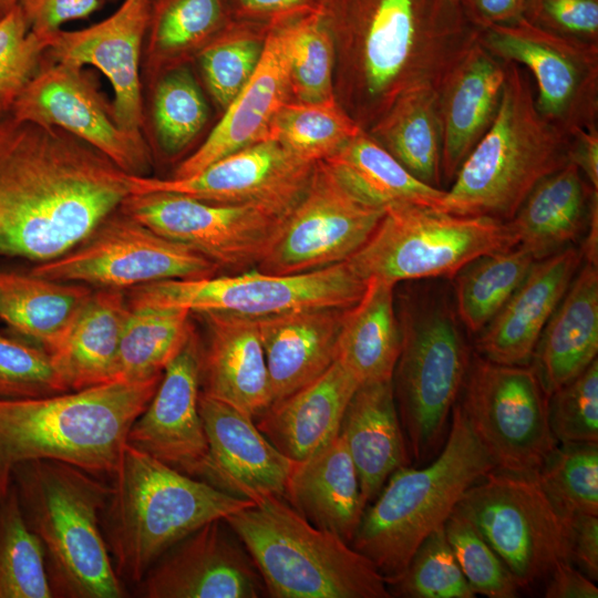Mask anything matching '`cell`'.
Listing matches in <instances>:
<instances>
[{
	"instance_id": "47",
	"label": "cell",
	"mask_w": 598,
	"mask_h": 598,
	"mask_svg": "<svg viewBox=\"0 0 598 598\" xmlns=\"http://www.w3.org/2000/svg\"><path fill=\"white\" fill-rule=\"evenodd\" d=\"M206 101L186 68L169 70L159 80L154 95L153 117L162 148L168 154L183 151L204 127Z\"/></svg>"
},
{
	"instance_id": "16",
	"label": "cell",
	"mask_w": 598,
	"mask_h": 598,
	"mask_svg": "<svg viewBox=\"0 0 598 598\" xmlns=\"http://www.w3.org/2000/svg\"><path fill=\"white\" fill-rule=\"evenodd\" d=\"M384 212L352 192L326 162H317L256 269L295 275L347 261L365 244Z\"/></svg>"
},
{
	"instance_id": "25",
	"label": "cell",
	"mask_w": 598,
	"mask_h": 598,
	"mask_svg": "<svg viewBox=\"0 0 598 598\" xmlns=\"http://www.w3.org/2000/svg\"><path fill=\"white\" fill-rule=\"evenodd\" d=\"M290 93L283 35L277 19L266 32L264 50L252 76L225 109L205 142L174 173H198L215 161L268 138L271 121Z\"/></svg>"
},
{
	"instance_id": "50",
	"label": "cell",
	"mask_w": 598,
	"mask_h": 598,
	"mask_svg": "<svg viewBox=\"0 0 598 598\" xmlns=\"http://www.w3.org/2000/svg\"><path fill=\"white\" fill-rule=\"evenodd\" d=\"M69 392L43 348L0 332V399H34Z\"/></svg>"
},
{
	"instance_id": "5",
	"label": "cell",
	"mask_w": 598,
	"mask_h": 598,
	"mask_svg": "<svg viewBox=\"0 0 598 598\" xmlns=\"http://www.w3.org/2000/svg\"><path fill=\"white\" fill-rule=\"evenodd\" d=\"M110 484L102 517L105 542L117 576L135 584L176 543L255 504L127 443Z\"/></svg>"
},
{
	"instance_id": "2",
	"label": "cell",
	"mask_w": 598,
	"mask_h": 598,
	"mask_svg": "<svg viewBox=\"0 0 598 598\" xmlns=\"http://www.w3.org/2000/svg\"><path fill=\"white\" fill-rule=\"evenodd\" d=\"M344 110L368 130L402 94L441 84L478 29L454 0H320Z\"/></svg>"
},
{
	"instance_id": "29",
	"label": "cell",
	"mask_w": 598,
	"mask_h": 598,
	"mask_svg": "<svg viewBox=\"0 0 598 598\" xmlns=\"http://www.w3.org/2000/svg\"><path fill=\"white\" fill-rule=\"evenodd\" d=\"M344 309L296 310L257 319L272 403L309 384L334 362Z\"/></svg>"
},
{
	"instance_id": "20",
	"label": "cell",
	"mask_w": 598,
	"mask_h": 598,
	"mask_svg": "<svg viewBox=\"0 0 598 598\" xmlns=\"http://www.w3.org/2000/svg\"><path fill=\"white\" fill-rule=\"evenodd\" d=\"M138 585L147 598H257L266 592L225 519L203 525L167 549Z\"/></svg>"
},
{
	"instance_id": "43",
	"label": "cell",
	"mask_w": 598,
	"mask_h": 598,
	"mask_svg": "<svg viewBox=\"0 0 598 598\" xmlns=\"http://www.w3.org/2000/svg\"><path fill=\"white\" fill-rule=\"evenodd\" d=\"M0 598H52L42 546L12 485L0 498Z\"/></svg>"
},
{
	"instance_id": "22",
	"label": "cell",
	"mask_w": 598,
	"mask_h": 598,
	"mask_svg": "<svg viewBox=\"0 0 598 598\" xmlns=\"http://www.w3.org/2000/svg\"><path fill=\"white\" fill-rule=\"evenodd\" d=\"M152 14L150 0H124L109 18L89 28L59 30L48 38L54 62L80 68L93 65L114 91L113 114L117 124L135 137L143 121L140 54Z\"/></svg>"
},
{
	"instance_id": "12",
	"label": "cell",
	"mask_w": 598,
	"mask_h": 598,
	"mask_svg": "<svg viewBox=\"0 0 598 598\" xmlns=\"http://www.w3.org/2000/svg\"><path fill=\"white\" fill-rule=\"evenodd\" d=\"M499 556L519 588L545 580L568 561L565 518L536 475L497 468L474 483L456 505Z\"/></svg>"
},
{
	"instance_id": "40",
	"label": "cell",
	"mask_w": 598,
	"mask_h": 598,
	"mask_svg": "<svg viewBox=\"0 0 598 598\" xmlns=\"http://www.w3.org/2000/svg\"><path fill=\"white\" fill-rule=\"evenodd\" d=\"M275 19L283 35L290 92L299 102L334 99L336 43L319 4Z\"/></svg>"
},
{
	"instance_id": "33",
	"label": "cell",
	"mask_w": 598,
	"mask_h": 598,
	"mask_svg": "<svg viewBox=\"0 0 598 598\" xmlns=\"http://www.w3.org/2000/svg\"><path fill=\"white\" fill-rule=\"evenodd\" d=\"M340 434L355 466L361 495L368 506L389 476L411 463L392 380L357 389L346 410Z\"/></svg>"
},
{
	"instance_id": "1",
	"label": "cell",
	"mask_w": 598,
	"mask_h": 598,
	"mask_svg": "<svg viewBox=\"0 0 598 598\" xmlns=\"http://www.w3.org/2000/svg\"><path fill=\"white\" fill-rule=\"evenodd\" d=\"M127 176L62 128L0 113V256L65 254L130 195Z\"/></svg>"
},
{
	"instance_id": "39",
	"label": "cell",
	"mask_w": 598,
	"mask_h": 598,
	"mask_svg": "<svg viewBox=\"0 0 598 598\" xmlns=\"http://www.w3.org/2000/svg\"><path fill=\"white\" fill-rule=\"evenodd\" d=\"M190 316L184 309L130 306L115 381H143L162 374L194 333Z\"/></svg>"
},
{
	"instance_id": "27",
	"label": "cell",
	"mask_w": 598,
	"mask_h": 598,
	"mask_svg": "<svg viewBox=\"0 0 598 598\" xmlns=\"http://www.w3.org/2000/svg\"><path fill=\"white\" fill-rule=\"evenodd\" d=\"M505 79L506 62L476 40L441 84L437 92L443 182L452 183L465 158L492 125Z\"/></svg>"
},
{
	"instance_id": "60",
	"label": "cell",
	"mask_w": 598,
	"mask_h": 598,
	"mask_svg": "<svg viewBox=\"0 0 598 598\" xmlns=\"http://www.w3.org/2000/svg\"><path fill=\"white\" fill-rule=\"evenodd\" d=\"M18 4V0H0V17Z\"/></svg>"
},
{
	"instance_id": "18",
	"label": "cell",
	"mask_w": 598,
	"mask_h": 598,
	"mask_svg": "<svg viewBox=\"0 0 598 598\" xmlns=\"http://www.w3.org/2000/svg\"><path fill=\"white\" fill-rule=\"evenodd\" d=\"M315 164L267 138L187 177L128 175L127 179L130 194L177 193L215 204L258 205L285 216L306 189Z\"/></svg>"
},
{
	"instance_id": "17",
	"label": "cell",
	"mask_w": 598,
	"mask_h": 598,
	"mask_svg": "<svg viewBox=\"0 0 598 598\" xmlns=\"http://www.w3.org/2000/svg\"><path fill=\"white\" fill-rule=\"evenodd\" d=\"M219 268L243 271L268 252L283 217L258 205L208 203L183 194H130L118 207Z\"/></svg>"
},
{
	"instance_id": "9",
	"label": "cell",
	"mask_w": 598,
	"mask_h": 598,
	"mask_svg": "<svg viewBox=\"0 0 598 598\" xmlns=\"http://www.w3.org/2000/svg\"><path fill=\"white\" fill-rule=\"evenodd\" d=\"M400 321V319H399ZM392 385L410 454L417 463L440 452L471 363L456 311L439 293L405 306Z\"/></svg>"
},
{
	"instance_id": "51",
	"label": "cell",
	"mask_w": 598,
	"mask_h": 598,
	"mask_svg": "<svg viewBox=\"0 0 598 598\" xmlns=\"http://www.w3.org/2000/svg\"><path fill=\"white\" fill-rule=\"evenodd\" d=\"M47 50V39L29 30L18 4L0 17V113L11 111Z\"/></svg>"
},
{
	"instance_id": "38",
	"label": "cell",
	"mask_w": 598,
	"mask_h": 598,
	"mask_svg": "<svg viewBox=\"0 0 598 598\" xmlns=\"http://www.w3.org/2000/svg\"><path fill=\"white\" fill-rule=\"evenodd\" d=\"M323 162L352 192L379 207L410 204L437 210L445 195L413 176L363 128Z\"/></svg>"
},
{
	"instance_id": "46",
	"label": "cell",
	"mask_w": 598,
	"mask_h": 598,
	"mask_svg": "<svg viewBox=\"0 0 598 598\" xmlns=\"http://www.w3.org/2000/svg\"><path fill=\"white\" fill-rule=\"evenodd\" d=\"M224 19L223 0H161L150 20L153 58L174 59L204 47L221 28Z\"/></svg>"
},
{
	"instance_id": "52",
	"label": "cell",
	"mask_w": 598,
	"mask_h": 598,
	"mask_svg": "<svg viewBox=\"0 0 598 598\" xmlns=\"http://www.w3.org/2000/svg\"><path fill=\"white\" fill-rule=\"evenodd\" d=\"M548 420L558 442H598V361L548 396Z\"/></svg>"
},
{
	"instance_id": "58",
	"label": "cell",
	"mask_w": 598,
	"mask_h": 598,
	"mask_svg": "<svg viewBox=\"0 0 598 598\" xmlns=\"http://www.w3.org/2000/svg\"><path fill=\"white\" fill-rule=\"evenodd\" d=\"M570 162L576 164L594 189L598 190V125L571 134Z\"/></svg>"
},
{
	"instance_id": "13",
	"label": "cell",
	"mask_w": 598,
	"mask_h": 598,
	"mask_svg": "<svg viewBox=\"0 0 598 598\" xmlns=\"http://www.w3.org/2000/svg\"><path fill=\"white\" fill-rule=\"evenodd\" d=\"M458 401L495 468L536 475L558 445L548 395L532 365H506L475 355Z\"/></svg>"
},
{
	"instance_id": "41",
	"label": "cell",
	"mask_w": 598,
	"mask_h": 598,
	"mask_svg": "<svg viewBox=\"0 0 598 598\" xmlns=\"http://www.w3.org/2000/svg\"><path fill=\"white\" fill-rule=\"evenodd\" d=\"M535 258L517 245L482 255L457 271L456 313L471 333L481 332L520 286Z\"/></svg>"
},
{
	"instance_id": "30",
	"label": "cell",
	"mask_w": 598,
	"mask_h": 598,
	"mask_svg": "<svg viewBox=\"0 0 598 598\" xmlns=\"http://www.w3.org/2000/svg\"><path fill=\"white\" fill-rule=\"evenodd\" d=\"M597 352L598 268L584 260L540 334L532 367L549 396L586 370Z\"/></svg>"
},
{
	"instance_id": "4",
	"label": "cell",
	"mask_w": 598,
	"mask_h": 598,
	"mask_svg": "<svg viewBox=\"0 0 598 598\" xmlns=\"http://www.w3.org/2000/svg\"><path fill=\"white\" fill-rule=\"evenodd\" d=\"M25 524L39 539L52 597L126 596L105 542L106 478L53 460L18 464L11 473Z\"/></svg>"
},
{
	"instance_id": "55",
	"label": "cell",
	"mask_w": 598,
	"mask_h": 598,
	"mask_svg": "<svg viewBox=\"0 0 598 598\" xmlns=\"http://www.w3.org/2000/svg\"><path fill=\"white\" fill-rule=\"evenodd\" d=\"M568 561L592 580L598 579V515L564 516Z\"/></svg>"
},
{
	"instance_id": "53",
	"label": "cell",
	"mask_w": 598,
	"mask_h": 598,
	"mask_svg": "<svg viewBox=\"0 0 598 598\" xmlns=\"http://www.w3.org/2000/svg\"><path fill=\"white\" fill-rule=\"evenodd\" d=\"M523 18L554 33L598 43V0H527Z\"/></svg>"
},
{
	"instance_id": "36",
	"label": "cell",
	"mask_w": 598,
	"mask_h": 598,
	"mask_svg": "<svg viewBox=\"0 0 598 598\" xmlns=\"http://www.w3.org/2000/svg\"><path fill=\"white\" fill-rule=\"evenodd\" d=\"M363 296L344 309L336 360L359 385L392 380L402 346L394 285L370 279Z\"/></svg>"
},
{
	"instance_id": "14",
	"label": "cell",
	"mask_w": 598,
	"mask_h": 598,
	"mask_svg": "<svg viewBox=\"0 0 598 598\" xmlns=\"http://www.w3.org/2000/svg\"><path fill=\"white\" fill-rule=\"evenodd\" d=\"M219 269L117 208L72 249L30 271L56 281L123 290L166 279L212 277Z\"/></svg>"
},
{
	"instance_id": "35",
	"label": "cell",
	"mask_w": 598,
	"mask_h": 598,
	"mask_svg": "<svg viewBox=\"0 0 598 598\" xmlns=\"http://www.w3.org/2000/svg\"><path fill=\"white\" fill-rule=\"evenodd\" d=\"M93 288L0 269V320L12 333L51 353L61 343Z\"/></svg>"
},
{
	"instance_id": "21",
	"label": "cell",
	"mask_w": 598,
	"mask_h": 598,
	"mask_svg": "<svg viewBox=\"0 0 598 598\" xmlns=\"http://www.w3.org/2000/svg\"><path fill=\"white\" fill-rule=\"evenodd\" d=\"M202 343L194 333L166 365L126 443L189 476L198 477L208 453L199 413Z\"/></svg>"
},
{
	"instance_id": "49",
	"label": "cell",
	"mask_w": 598,
	"mask_h": 598,
	"mask_svg": "<svg viewBox=\"0 0 598 598\" xmlns=\"http://www.w3.org/2000/svg\"><path fill=\"white\" fill-rule=\"evenodd\" d=\"M265 37L248 30H233L209 41L199 52L207 86L215 101L226 109L256 71Z\"/></svg>"
},
{
	"instance_id": "24",
	"label": "cell",
	"mask_w": 598,
	"mask_h": 598,
	"mask_svg": "<svg viewBox=\"0 0 598 598\" xmlns=\"http://www.w3.org/2000/svg\"><path fill=\"white\" fill-rule=\"evenodd\" d=\"M582 261L581 248L573 246L536 260L520 286L478 332L475 346L480 355L499 364L528 365Z\"/></svg>"
},
{
	"instance_id": "11",
	"label": "cell",
	"mask_w": 598,
	"mask_h": 598,
	"mask_svg": "<svg viewBox=\"0 0 598 598\" xmlns=\"http://www.w3.org/2000/svg\"><path fill=\"white\" fill-rule=\"evenodd\" d=\"M367 281L348 261L302 274L258 269L200 279H166L134 287L130 306L184 309L192 315L223 312L262 318L296 310L348 308L363 296Z\"/></svg>"
},
{
	"instance_id": "37",
	"label": "cell",
	"mask_w": 598,
	"mask_h": 598,
	"mask_svg": "<svg viewBox=\"0 0 598 598\" xmlns=\"http://www.w3.org/2000/svg\"><path fill=\"white\" fill-rule=\"evenodd\" d=\"M365 131L417 179L444 189L436 89L424 86L402 94Z\"/></svg>"
},
{
	"instance_id": "44",
	"label": "cell",
	"mask_w": 598,
	"mask_h": 598,
	"mask_svg": "<svg viewBox=\"0 0 598 598\" xmlns=\"http://www.w3.org/2000/svg\"><path fill=\"white\" fill-rule=\"evenodd\" d=\"M536 477L563 516L598 515V442H561Z\"/></svg>"
},
{
	"instance_id": "15",
	"label": "cell",
	"mask_w": 598,
	"mask_h": 598,
	"mask_svg": "<svg viewBox=\"0 0 598 598\" xmlns=\"http://www.w3.org/2000/svg\"><path fill=\"white\" fill-rule=\"evenodd\" d=\"M478 43L505 62L524 66L536 105L568 134L598 125V43L565 37L526 19L480 29Z\"/></svg>"
},
{
	"instance_id": "31",
	"label": "cell",
	"mask_w": 598,
	"mask_h": 598,
	"mask_svg": "<svg viewBox=\"0 0 598 598\" xmlns=\"http://www.w3.org/2000/svg\"><path fill=\"white\" fill-rule=\"evenodd\" d=\"M285 499L312 525L351 545L367 506L341 434L311 456L296 462Z\"/></svg>"
},
{
	"instance_id": "32",
	"label": "cell",
	"mask_w": 598,
	"mask_h": 598,
	"mask_svg": "<svg viewBox=\"0 0 598 598\" xmlns=\"http://www.w3.org/2000/svg\"><path fill=\"white\" fill-rule=\"evenodd\" d=\"M596 209L598 190L569 162L533 188L508 224L517 245L540 260L586 233Z\"/></svg>"
},
{
	"instance_id": "26",
	"label": "cell",
	"mask_w": 598,
	"mask_h": 598,
	"mask_svg": "<svg viewBox=\"0 0 598 598\" xmlns=\"http://www.w3.org/2000/svg\"><path fill=\"white\" fill-rule=\"evenodd\" d=\"M197 315L207 332L202 344V393L257 419L272 403L257 319L223 312Z\"/></svg>"
},
{
	"instance_id": "6",
	"label": "cell",
	"mask_w": 598,
	"mask_h": 598,
	"mask_svg": "<svg viewBox=\"0 0 598 598\" xmlns=\"http://www.w3.org/2000/svg\"><path fill=\"white\" fill-rule=\"evenodd\" d=\"M570 148L571 135L539 113L528 71L506 62L496 117L445 189L437 210L508 221L542 179L570 162Z\"/></svg>"
},
{
	"instance_id": "23",
	"label": "cell",
	"mask_w": 598,
	"mask_h": 598,
	"mask_svg": "<svg viewBox=\"0 0 598 598\" xmlns=\"http://www.w3.org/2000/svg\"><path fill=\"white\" fill-rule=\"evenodd\" d=\"M208 453L197 478L252 502L285 494L296 462L278 451L255 420L200 391Z\"/></svg>"
},
{
	"instance_id": "59",
	"label": "cell",
	"mask_w": 598,
	"mask_h": 598,
	"mask_svg": "<svg viewBox=\"0 0 598 598\" xmlns=\"http://www.w3.org/2000/svg\"><path fill=\"white\" fill-rule=\"evenodd\" d=\"M319 2L320 0H236L243 14L271 18L313 8Z\"/></svg>"
},
{
	"instance_id": "10",
	"label": "cell",
	"mask_w": 598,
	"mask_h": 598,
	"mask_svg": "<svg viewBox=\"0 0 598 598\" xmlns=\"http://www.w3.org/2000/svg\"><path fill=\"white\" fill-rule=\"evenodd\" d=\"M517 244L508 221L395 204L385 207L372 235L347 261L365 281L377 279L395 286L453 278L473 259Z\"/></svg>"
},
{
	"instance_id": "61",
	"label": "cell",
	"mask_w": 598,
	"mask_h": 598,
	"mask_svg": "<svg viewBox=\"0 0 598 598\" xmlns=\"http://www.w3.org/2000/svg\"><path fill=\"white\" fill-rule=\"evenodd\" d=\"M454 1H460V0H454Z\"/></svg>"
},
{
	"instance_id": "28",
	"label": "cell",
	"mask_w": 598,
	"mask_h": 598,
	"mask_svg": "<svg viewBox=\"0 0 598 598\" xmlns=\"http://www.w3.org/2000/svg\"><path fill=\"white\" fill-rule=\"evenodd\" d=\"M358 381L337 360L316 380L274 402L255 422L283 455L303 461L334 440Z\"/></svg>"
},
{
	"instance_id": "54",
	"label": "cell",
	"mask_w": 598,
	"mask_h": 598,
	"mask_svg": "<svg viewBox=\"0 0 598 598\" xmlns=\"http://www.w3.org/2000/svg\"><path fill=\"white\" fill-rule=\"evenodd\" d=\"M101 0H18L29 30L47 39L68 21L85 18Z\"/></svg>"
},
{
	"instance_id": "34",
	"label": "cell",
	"mask_w": 598,
	"mask_h": 598,
	"mask_svg": "<svg viewBox=\"0 0 598 598\" xmlns=\"http://www.w3.org/2000/svg\"><path fill=\"white\" fill-rule=\"evenodd\" d=\"M128 309L121 289L93 290L61 343L50 353L68 391L115 381Z\"/></svg>"
},
{
	"instance_id": "7",
	"label": "cell",
	"mask_w": 598,
	"mask_h": 598,
	"mask_svg": "<svg viewBox=\"0 0 598 598\" xmlns=\"http://www.w3.org/2000/svg\"><path fill=\"white\" fill-rule=\"evenodd\" d=\"M494 468L457 401L435 458L421 468L400 467L389 476L365 507L351 546L385 582L396 578L421 543L445 524L464 493Z\"/></svg>"
},
{
	"instance_id": "8",
	"label": "cell",
	"mask_w": 598,
	"mask_h": 598,
	"mask_svg": "<svg viewBox=\"0 0 598 598\" xmlns=\"http://www.w3.org/2000/svg\"><path fill=\"white\" fill-rule=\"evenodd\" d=\"M225 522L241 542L272 598H389L375 566L339 536L268 496Z\"/></svg>"
},
{
	"instance_id": "45",
	"label": "cell",
	"mask_w": 598,
	"mask_h": 598,
	"mask_svg": "<svg viewBox=\"0 0 598 598\" xmlns=\"http://www.w3.org/2000/svg\"><path fill=\"white\" fill-rule=\"evenodd\" d=\"M391 596L404 598H474L447 540L444 525L417 547L406 568L386 582Z\"/></svg>"
},
{
	"instance_id": "42",
	"label": "cell",
	"mask_w": 598,
	"mask_h": 598,
	"mask_svg": "<svg viewBox=\"0 0 598 598\" xmlns=\"http://www.w3.org/2000/svg\"><path fill=\"white\" fill-rule=\"evenodd\" d=\"M362 127L338 102H286L274 116L268 138L296 157L323 162L354 137Z\"/></svg>"
},
{
	"instance_id": "3",
	"label": "cell",
	"mask_w": 598,
	"mask_h": 598,
	"mask_svg": "<svg viewBox=\"0 0 598 598\" xmlns=\"http://www.w3.org/2000/svg\"><path fill=\"white\" fill-rule=\"evenodd\" d=\"M162 375L42 398L0 399V498L10 488L13 468L29 461H60L111 478L128 431Z\"/></svg>"
},
{
	"instance_id": "19",
	"label": "cell",
	"mask_w": 598,
	"mask_h": 598,
	"mask_svg": "<svg viewBox=\"0 0 598 598\" xmlns=\"http://www.w3.org/2000/svg\"><path fill=\"white\" fill-rule=\"evenodd\" d=\"M11 113L62 128L106 155L128 175L145 176L150 155L142 137L124 131L82 69L54 62L40 68L23 87Z\"/></svg>"
},
{
	"instance_id": "48",
	"label": "cell",
	"mask_w": 598,
	"mask_h": 598,
	"mask_svg": "<svg viewBox=\"0 0 598 598\" xmlns=\"http://www.w3.org/2000/svg\"><path fill=\"white\" fill-rule=\"evenodd\" d=\"M454 556L473 592L489 598H515L519 587L499 556L456 506L444 524Z\"/></svg>"
},
{
	"instance_id": "57",
	"label": "cell",
	"mask_w": 598,
	"mask_h": 598,
	"mask_svg": "<svg viewBox=\"0 0 598 598\" xmlns=\"http://www.w3.org/2000/svg\"><path fill=\"white\" fill-rule=\"evenodd\" d=\"M546 598H597L598 588L594 580L569 561L558 563L547 576Z\"/></svg>"
},
{
	"instance_id": "56",
	"label": "cell",
	"mask_w": 598,
	"mask_h": 598,
	"mask_svg": "<svg viewBox=\"0 0 598 598\" xmlns=\"http://www.w3.org/2000/svg\"><path fill=\"white\" fill-rule=\"evenodd\" d=\"M527 0H460L470 22L480 29L523 18Z\"/></svg>"
}]
</instances>
